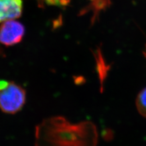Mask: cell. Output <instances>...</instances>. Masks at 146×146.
Here are the masks:
<instances>
[{
	"instance_id": "52a82bcc",
	"label": "cell",
	"mask_w": 146,
	"mask_h": 146,
	"mask_svg": "<svg viewBox=\"0 0 146 146\" xmlns=\"http://www.w3.org/2000/svg\"><path fill=\"white\" fill-rule=\"evenodd\" d=\"M9 82H8L5 80H0V90L6 88L9 85Z\"/></svg>"
},
{
	"instance_id": "7a4b0ae2",
	"label": "cell",
	"mask_w": 146,
	"mask_h": 146,
	"mask_svg": "<svg viewBox=\"0 0 146 146\" xmlns=\"http://www.w3.org/2000/svg\"><path fill=\"white\" fill-rule=\"evenodd\" d=\"M26 99L25 90L10 82L6 88L0 90V110L5 113L15 114L23 107Z\"/></svg>"
},
{
	"instance_id": "277c9868",
	"label": "cell",
	"mask_w": 146,
	"mask_h": 146,
	"mask_svg": "<svg viewBox=\"0 0 146 146\" xmlns=\"http://www.w3.org/2000/svg\"><path fill=\"white\" fill-rule=\"evenodd\" d=\"M22 11V0H0V23L19 18Z\"/></svg>"
},
{
	"instance_id": "ba28073f",
	"label": "cell",
	"mask_w": 146,
	"mask_h": 146,
	"mask_svg": "<svg viewBox=\"0 0 146 146\" xmlns=\"http://www.w3.org/2000/svg\"><path fill=\"white\" fill-rule=\"evenodd\" d=\"M145 57H146V48H145Z\"/></svg>"
},
{
	"instance_id": "3957f363",
	"label": "cell",
	"mask_w": 146,
	"mask_h": 146,
	"mask_svg": "<svg viewBox=\"0 0 146 146\" xmlns=\"http://www.w3.org/2000/svg\"><path fill=\"white\" fill-rule=\"evenodd\" d=\"M25 29L21 23L15 20L4 22L0 26V43L11 46L21 42Z\"/></svg>"
},
{
	"instance_id": "8992f818",
	"label": "cell",
	"mask_w": 146,
	"mask_h": 146,
	"mask_svg": "<svg viewBox=\"0 0 146 146\" xmlns=\"http://www.w3.org/2000/svg\"><path fill=\"white\" fill-rule=\"evenodd\" d=\"M70 0H44V1L48 4L51 5H62L65 6L69 2Z\"/></svg>"
},
{
	"instance_id": "5b68a950",
	"label": "cell",
	"mask_w": 146,
	"mask_h": 146,
	"mask_svg": "<svg viewBox=\"0 0 146 146\" xmlns=\"http://www.w3.org/2000/svg\"><path fill=\"white\" fill-rule=\"evenodd\" d=\"M136 107L141 116L146 118V88L141 91L137 96Z\"/></svg>"
},
{
	"instance_id": "6da1fadb",
	"label": "cell",
	"mask_w": 146,
	"mask_h": 146,
	"mask_svg": "<svg viewBox=\"0 0 146 146\" xmlns=\"http://www.w3.org/2000/svg\"><path fill=\"white\" fill-rule=\"evenodd\" d=\"M38 145L49 143L54 146H96L98 133L90 122L71 124L63 117L44 120L36 130Z\"/></svg>"
}]
</instances>
